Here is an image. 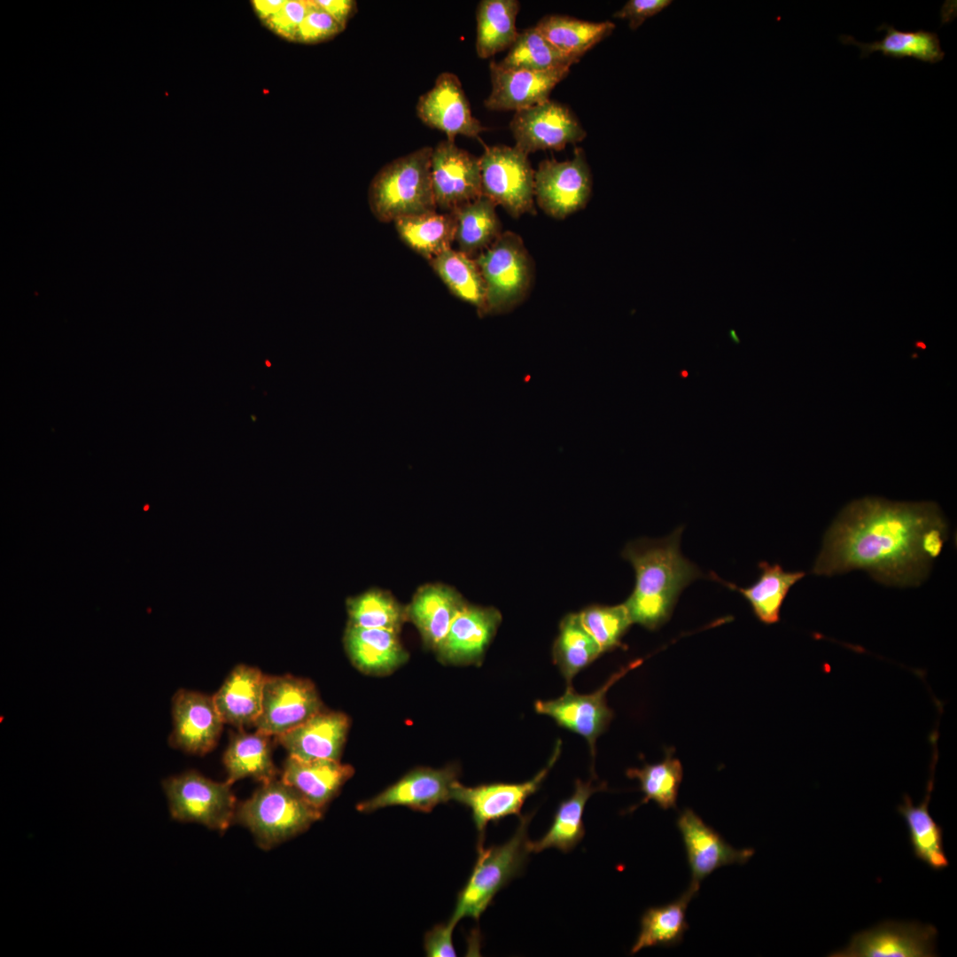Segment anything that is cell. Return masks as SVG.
<instances>
[{
    "label": "cell",
    "instance_id": "5",
    "mask_svg": "<svg viewBox=\"0 0 957 957\" xmlns=\"http://www.w3.org/2000/svg\"><path fill=\"white\" fill-rule=\"evenodd\" d=\"M528 813L521 817L516 832L501 845L484 848L478 844V858L472 872L460 891L452 916L454 925L464 917L478 920L495 894L513 877L519 875L528 854L527 828L532 819Z\"/></svg>",
    "mask_w": 957,
    "mask_h": 957
},
{
    "label": "cell",
    "instance_id": "30",
    "mask_svg": "<svg viewBox=\"0 0 957 957\" xmlns=\"http://www.w3.org/2000/svg\"><path fill=\"white\" fill-rule=\"evenodd\" d=\"M605 788V783L594 786L590 781L576 780L573 793L560 803L546 834L537 841H529L530 852L549 848L568 852L575 847L585 834L582 816L587 801L595 792Z\"/></svg>",
    "mask_w": 957,
    "mask_h": 957
},
{
    "label": "cell",
    "instance_id": "34",
    "mask_svg": "<svg viewBox=\"0 0 957 957\" xmlns=\"http://www.w3.org/2000/svg\"><path fill=\"white\" fill-rule=\"evenodd\" d=\"M536 29L559 51L578 60L615 29L611 21L591 22L562 15L543 17Z\"/></svg>",
    "mask_w": 957,
    "mask_h": 957
},
{
    "label": "cell",
    "instance_id": "42",
    "mask_svg": "<svg viewBox=\"0 0 957 957\" xmlns=\"http://www.w3.org/2000/svg\"><path fill=\"white\" fill-rule=\"evenodd\" d=\"M578 614L581 624L603 653L622 647L621 639L633 624L624 603L592 605Z\"/></svg>",
    "mask_w": 957,
    "mask_h": 957
},
{
    "label": "cell",
    "instance_id": "14",
    "mask_svg": "<svg viewBox=\"0 0 957 957\" xmlns=\"http://www.w3.org/2000/svg\"><path fill=\"white\" fill-rule=\"evenodd\" d=\"M510 128L515 146L527 155L539 150H562L587 135L567 106L550 99L517 111Z\"/></svg>",
    "mask_w": 957,
    "mask_h": 957
},
{
    "label": "cell",
    "instance_id": "36",
    "mask_svg": "<svg viewBox=\"0 0 957 957\" xmlns=\"http://www.w3.org/2000/svg\"><path fill=\"white\" fill-rule=\"evenodd\" d=\"M495 206L482 196L452 211L456 220L455 240L460 252L475 259L501 236Z\"/></svg>",
    "mask_w": 957,
    "mask_h": 957
},
{
    "label": "cell",
    "instance_id": "45",
    "mask_svg": "<svg viewBox=\"0 0 957 957\" xmlns=\"http://www.w3.org/2000/svg\"><path fill=\"white\" fill-rule=\"evenodd\" d=\"M671 3L670 0H629L613 17L627 20L629 27L635 30L647 19L659 13Z\"/></svg>",
    "mask_w": 957,
    "mask_h": 957
},
{
    "label": "cell",
    "instance_id": "18",
    "mask_svg": "<svg viewBox=\"0 0 957 957\" xmlns=\"http://www.w3.org/2000/svg\"><path fill=\"white\" fill-rule=\"evenodd\" d=\"M172 720L171 746L198 756L215 747L224 725L213 696L183 689L173 696Z\"/></svg>",
    "mask_w": 957,
    "mask_h": 957
},
{
    "label": "cell",
    "instance_id": "24",
    "mask_svg": "<svg viewBox=\"0 0 957 957\" xmlns=\"http://www.w3.org/2000/svg\"><path fill=\"white\" fill-rule=\"evenodd\" d=\"M354 773L353 766L339 760H301L288 756L281 779L308 803L323 811Z\"/></svg>",
    "mask_w": 957,
    "mask_h": 957
},
{
    "label": "cell",
    "instance_id": "8",
    "mask_svg": "<svg viewBox=\"0 0 957 957\" xmlns=\"http://www.w3.org/2000/svg\"><path fill=\"white\" fill-rule=\"evenodd\" d=\"M527 156L516 146L494 145L478 158L482 195L515 218L535 214V172Z\"/></svg>",
    "mask_w": 957,
    "mask_h": 957
},
{
    "label": "cell",
    "instance_id": "43",
    "mask_svg": "<svg viewBox=\"0 0 957 957\" xmlns=\"http://www.w3.org/2000/svg\"><path fill=\"white\" fill-rule=\"evenodd\" d=\"M334 19L311 0V6L300 26L296 41L316 43L333 38L343 31Z\"/></svg>",
    "mask_w": 957,
    "mask_h": 957
},
{
    "label": "cell",
    "instance_id": "20",
    "mask_svg": "<svg viewBox=\"0 0 957 957\" xmlns=\"http://www.w3.org/2000/svg\"><path fill=\"white\" fill-rule=\"evenodd\" d=\"M492 90L484 102L492 111H520L549 99L553 89L569 74L570 68L530 71L502 66L491 61Z\"/></svg>",
    "mask_w": 957,
    "mask_h": 957
},
{
    "label": "cell",
    "instance_id": "48",
    "mask_svg": "<svg viewBox=\"0 0 957 957\" xmlns=\"http://www.w3.org/2000/svg\"><path fill=\"white\" fill-rule=\"evenodd\" d=\"M285 2L286 0H254L253 6L258 17L264 22L273 17Z\"/></svg>",
    "mask_w": 957,
    "mask_h": 957
},
{
    "label": "cell",
    "instance_id": "7",
    "mask_svg": "<svg viewBox=\"0 0 957 957\" xmlns=\"http://www.w3.org/2000/svg\"><path fill=\"white\" fill-rule=\"evenodd\" d=\"M170 816L183 823H197L225 831L237 810L231 784L215 782L190 770L162 781Z\"/></svg>",
    "mask_w": 957,
    "mask_h": 957
},
{
    "label": "cell",
    "instance_id": "26",
    "mask_svg": "<svg viewBox=\"0 0 957 957\" xmlns=\"http://www.w3.org/2000/svg\"><path fill=\"white\" fill-rule=\"evenodd\" d=\"M344 643L352 663L365 673L387 674L408 659L397 631L349 624Z\"/></svg>",
    "mask_w": 957,
    "mask_h": 957
},
{
    "label": "cell",
    "instance_id": "3",
    "mask_svg": "<svg viewBox=\"0 0 957 957\" xmlns=\"http://www.w3.org/2000/svg\"><path fill=\"white\" fill-rule=\"evenodd\" d=\"M323 813L276 778L261 783L237 805L235 822L247 829L261 848L269 850L305 832Z\"/></svg>",
    "mask_w": 957,
    "mask_h": 957
},
{
    "label": "cell",
    "instance_id": "12",
    "mask_svg": "<svg viewBox=\"0 0 957 957\" xmlns=\"http://www.w3.org/2000/svg\"><path fill=\"white\" fill-rule=\"evenodd\" d=\"M560 753L561 741L558 740L547 766L533 779L524 782H494L475 787L463 786L458 781L455 783L451 800L471 809L479 836L478 843H483L485 829L489 822H495L509 815H520L525 801L540 789Z\"/></svg>",
    "mask_w": 957,
    "mask_h": 957
},
{
    "label": "cell",
    "instance_id": "35",
    "mask_svg": "<svg viewBox=\"0 0 957 957\" xmlns=\"http://www.w3.org/2000/svg\"><path fill=\"white\" fill-rule=\"evenodd\" d=\"M519 11L517 0H482L476 12V51L479 58H488L509 49L518 32L516 19Z\"/></svg>",
    "mask_w": 957,
    "mask_h": 957
},
{
    "label": "cell",
    "instance_id": "41",
    "mask_svg": "<svg viewBox=\"0 0 957 957\" xmlns=\"http://www.w3.org/2000/svg\"><path fill=\"white\" fill-rule=\"evenodd\" d=\"M351 625L366 628L399 631L407 618L404 610L391 595L370 590L347 601Z\"/></svg>",
    "mask_w": 957,
    "mask_h": 957
},
{
    "label": "cell",
    "instance_id": "11",
    "mask_svg": "<svg viewBox=\"0 0 957 957\" xmlns=\"http://www.w3.org/2000/svg\"><path fill=\"white\" fill-rule=\"evenodd\" d=\"M591 191V173L580 148L575 150L570 160H543L535 172L536 202L553 218L564 219L585 207Z\"/></svg>",
    "mask_w": 957,
    "mask_h": 957
},
{
    "label": "cell",
    "instance_id": "19",
    "mask_svg": "<svg viewBox=\"0 0 957 957\" xmlns=\"http://www.w3.org/2000/svg\"><path fill=\"white\" fill-rule=\"evenodd\" d=\"M416 113L425 125L445 133L449 141H455L458 135L477 138L486 129L472 115L460 80L448 72L440 74L433 87L419 97Z\"/></svg>",
    "mask_w": 957,
    "mask_h": 957
},
{
    "label": "cell",
    "instance_id": "46",
    "mask_svg": "<svg viewBox=\"0 0 957 957\" xmlns=\"http://www.w3.org/2000/svg\"><path fill=\"white\" fill-rule=\"evenodd\" d=\"M455 925L449 921L434 926L424 937V951L429 957H455L453 930Z\"/></svg>",
    "mask_w": 957,
    "mask_h": 957
},
{
    "label": "cell",
    "instance_id": "40",
    "mask_svg": "<svg viewBox=\"0 0 957 957\" xmlns=\"http://www.w3.org/2000/svg\"><path fill=\"white\" fill-rule=\"evenodd\" d=\"M578 61L559 51L533 27L518 33L508 54L499 64L512 69L549 71L570 68Z\"/></svg>",
    "mask_w": 957,
    "mask_h": 957
},
{
    "label": "cell",
    "instance_id": "33",
    "mask_svg": "<svg viewBox=\"0 0 957 957\" xmlns=\"http://www.w3.org/2000/svg\"><path fill=\"white\" fill-rule=\"evenodd\" d=\"M401 239L430 261L451 248L455 239L456 220L452 212H428L394 222Z\"/></svg>",
    "mask_w": 957,
    "mask_h": 957
},
{
    "label": "cell",
    "instance_id": "4",
    "mask_svg": "<svg viewBox=\"0 0 957 957\" xmlns=\"http://www.w3.org/2000/svg\"><path fill=\"white\" fill-rule=\"evenodd\" d=\"M432 147L423 146L387 163L372 178L368 202L381 222L437 210L431 178Z\"/></svg>",
    "mask_w": 957,
    "mask_h": 957
},
{
    "label": "cell",
    "instance_id": "28",
    "mask_svg": "<svg viewBox=\"0 0 957 957\" xmlns=\"http://www.w3.org/2000/svg\"><path fill=\"white\" fill-rule=\"evenodd\" d=\"M759 568L760 570L759 579L747 587H741L723 580L714 572L710 574L713 580L740 593L747 600L755 617L761 623L776 624L780 621L781 609L790 589L805 576V572H786L780 564H770L765 561L759 564Z\"/></svg>",
    "mask_w": 957,
    "mask_h": 957
},
{
    "label": "cell",
    "instance_id": "25",
    "mask_svg": "<svg viewBox=\"0 0 957 957\" xmlns=\"http://www.w3.org/2000/svg\"><path fill=\"white\" fill-rule=\"evenodd\" d=\"M265 676L253 666L234 667L212 696L224 724L239 728L254 726L261 712Z\"/></svg>",
    "mask_w": 957,
    "mask_h": 957
},
{
    "label": "cell",
    "instance_id": "23",
    "mask_svg": "<svg viewBox=\"0 0 957 957\" xmlns=\"http://www.w3.org/2000/svg\"><path fill=\"white\" fill-rule=\"evenodd\" d=\"M930 742L934 751L926 794L919 805H914L912 798L905 794L902 803L897 806V811L906 821L910 845L915 858L930 868L939 871L947 868L949 861L944 850L943 829L933 820L929 811V804L934 789L935 766L938 760L937 737H931Z\"/></svg>",
    "mask_w": 957,
    "mask_h": 957
},
{
    "label": "cell",
    "instance_id": "27",
    "mask_svg": "<svg viewBox=\"0 0 957 957\" xmlns=\"http://www.w3.org/2000/svg\"><path fill=\"white\" fill-rule=\"evenodd\" d=\"M466 604L455 589L440 584L427 585L416 592L406 613L425 644L437 650Z\"/></svg>",
    "mask_w": 957,
    "mask_h": 957
},
{
    "label": "cell",
    "instance_id": "21",
    "mask_svg": "<svg viewBox=\"0 0 957 957\" xmlns=\"http://www.w3.org/2000/svg\"><path fill=\"white\" fill-rule=\"evenodd\" d=\"M501 620L502 616L494 608L466 604L436 650L440 660L453 665L481 663Z\"/></svg>",
    "mask_w": 957,
    "mask_h": 957
},
{
    "label": "cell",
    "instance_id": "17",
    "mask_svg": "<svg viewBox=\"0 0 957 957\" xmlns=\"http://www.w3.org/2000/svg\"><path fill=\"white\" fill-rule=\"evenodd\" d=\"M676 826L681 835L690 869V886L699 890L701 882L716 869L744 864L753 855L751 848L736 849L691 808L678 815Z\"/></svg>",
    "mask_w": 957,
    "mask_h": 957
},
{
    "label": "cell",
    "instance_id": "31",
    "mask_svg": "<svg viewBox=\"0 0 957 957\" xmlns=\"http://www.w3.org/2000/svg\"><path fill=\"white\" fill-rule=\"evenodd\" d=\"M699 890L689 888L675 900L667 904L649 907L641 918V929L631 953L653 946H674L679 945L689 930L686 920L688 905Z\"/></svg>",
    "mask_w": 957,
    "mask_h": 957
},
{
    "label": "cell",
    "instance_id": "39",
    "mask_svg": "<svg viewBox=\"0 0 957 957\" xmlns=\"http://www.w3.org/2000/svg\"><path fill=\"white\" fill-rule=\"evenodd\" d=\"M673 748L666 749L661 762L645 764L642 768H629L626 771L629 778L639 781L641 790L644 793L642 801L630 811L650 800L663 810L676 808L683 768L681 761L673 756Z\"/></svg>",
    "mask_w": 957,
    "mask_h": 957
},
{
    "label": "cell",
    "instance_id": "10",
    "mask_svg": "<svg viewBox=\"0 0 957 957\" xmlns=\"http://www.w3.org/2000/svg\"><path fill=\"white\" fill-rule=\"evenodd\" d=\"M323 710L319 694L307 679L291 674L265 676L261 712L254 727L270 737L281 735Z\"/></svg>",
    "mask_w": 957,
    "mask_h": 957
},
{
    "label": "cell",
    "instance_id": "16",
    "mask_svg": "<svg viewBox=\"0 0 957 957\" xmlns=\"http://www.w3.org/2000/svg\"><path fill=\"white\" fill-rule=\"evenodd\" d=\"M459 767L450 765L440 769L418 767L377 795L357 805L358 811L371 813L378 809L401 805L423 813L451 800L453 786L458 781Z\"/></svg>",
    "mask_w": 957,
    "mask_h": 957
},
{
    "label": "cell",
    "instance_id": "1",
    "mask_svg": "<svg viewBox=\"0 0 957 957\" xmlns=\"http://www.w3.org/2000/svg\"><path fill=\"white\" fill-rule=\"evenodd\" d=\"M945 525L935 502L853 501L827 531L812 572L832 576L862 569L886 585H919L931 561L922 550V538Z\"/></svg>",
    "mask_w": 957,
    "mask_h": 957
},
{
    "label": "cell",
    "instance_id": "38",
    "mask_svg": "<svg viewBox=\"0 0 957 957\" xmlns=\"http://www.w3.org/2000/svg\"><path fill=\"white\" fill-rule=\"evenodd\" d=\"M429 262L447 289L460 300L474 306L481 316L486 287L475 259L450 248Z\"/></svg>",
    "mask_w": 957,
    "mask_h": 957
},
{
    "label": "cell",
    "instance_id": "22",
    "mask_svg": "<svg viewBox=\"0 0 957 957\" xmlns=\"http://www.w3.org/2000/svg\"><path fill=\"white\" fill-rule=\"evenodd\" d=\"M349 726V718L345 713L323 709L275 738L290 757L301 760H339Z\"/></svg>",
    "mask_w": 957,
    "mask_h": 957
},
{
    "label": "cell",
    "instance_id": "13",
    "mask_svg": "<svg viewBox=\"0 0 957 957\" xmlns=\"http://www.w3.org/2000/svg\"><path fill=\"white\" fill-rule=\"evenodd\" d=\"M938 930L917 922L885 921L852 935L830 957H933Z\"/></svg>",
    "mask_w": 957,
    "mask_h": 957
},
{
    "label": "cell",
    "instance_id": "6",
    "mask_svg": "<svg viewBox=\"0 0 957 957\" xmlns=\"http://www.w3.org/2000/svg\"><path fill=\"white\" fill-rule=\"evenodd\" d=\"M475 261L486 287L481 316L508 313L528 296L534 277L533 260L521 237L506 231Z\"/></svg>",
    "mask_w": 957,
    "mask_h": 957
},
{
    "label": "cell",
    "instance_id": "29",
    "mask_svg": "<svg viewBox=\"0 0 957 957\" xmlns=\"http://www.w3.org/2000/svg\"><path fill=\"white\" fill-rule=\"evenodd\" d=\"M270 736L256 731L236 733L223 755L227 782L231 785L241 779L252 778L261 783L276 779L277 769L271 754Z\"/></svg>",
    "mask_w": 957,
    "mask_h": 957
},
{
    "label": "cell",
    "instance_id": "44",
    "mask_svg": "<svg viewBox=\"0 0 957 957\" xmlns=\"http://www.w3.org/2000/svg\"><path fill=\"white\" fill-rule=\"evenodd\" d=\"M310 6L311 0H288L273 17L264 23L280 36L296 41L300 26Z\"/></svg>",
    "mask_w": 957,
    "mask_h": 957
},
{
    "label": "cell",
    "instance_id": "2",
    "mask_svg": "<svg viewBox=\"0 0 957 957\" xmlns=\"http://www.w3.org/2000/svg\"><path fill=\"white\" fill-rule=\"evenodd\" d=\"M683 528L661 540L640 539L622 552L635 572V585L624 603L631 620L649 630L667 622L683 591L703 573L680 550Z\"/></svg>",
    "mask_w": 957,
    "mask_h": 957
},
{
    "label": "cell",
    "instance_id": "37",
    "mask_svg": "<svg viewBox=\"0 0 957 957\" xmlns=\"http://www.w3.org/2000/svg\"><path fill=\"white\" fill-rule=\"evenodd\" d=\"M603 652L580 622L578 613L565 616L559 626V634L553 644V661L565 680L566 688H572L573 678L594 662Z\"/></svg>",
    "mask_w": 957,
    "mask_h": 957
},
{
    "label": "cell",
    "instance_id": "47",
    "mask_svg": "<svg viewBox=\"0 0 957 957\" xmlns=\"http://www.w3.org/2000/svg\"><path fill=\"white\" fill-rule=\"evenodd\" d=\"M315 2L344 29L356 12V2L353 0H315Z\"/></svg>",
    "mask_w": 957,
    "mask_h": 957
},
{
    "label": "cell",
    "instance_id": "32",
    "mask_svg": "<svg viewBox=\"0 0 957 957\" xmlns=\"http://www.w3.org/2000/svg\"><path fill=\"white\" fill-rule=\"evenodd\" d=\"M885 31L880 41L860 43L852 35H841L840 41L845 45H855L861 50L860 58H866L875 51H881L885 57L895 58H914L922 62L935 64L945 57L940 41L936 33L919 29L901 31L886 23L876 28Z\"/></svg>",
    "mask_w": 957,
    "mask_h": 957
},
{
    "label": "cell",
    "instance_id": "15",
    "mask_svg": "<svg viewBox=\"0 0 957 957\" xmlns=\"http://www.w3.org/2000/svg\"><path fill=\"white\" fill-rule=\"evenodd\" d=\"M431 178L437 208L452 212L482 197L479 159L444 140L433 149Z\"/></svg>",
    "mask_w": 957,
    "mask_h": 957
},
{
    "label": "cell",
    "instance_id": "9",
    "mask_svg": "<svg viewBox=\"0 0 957 957\" xmlns=\"http://www.w3.org/2000/svg\"><path fill=\"white\" fill-rule=\"evenodd\" d=\"M642 662L643 659L639 658L622 666L593 693L578 694L572 688H566L564 694L558 698L537 700L535 712L550 717L558 726L583 736L594 758L595 742L613 718V712L606 701L608 690Z\"/></svg>",
    "mask_w": 957,
    "mask_h": 957
}]
</instances>
